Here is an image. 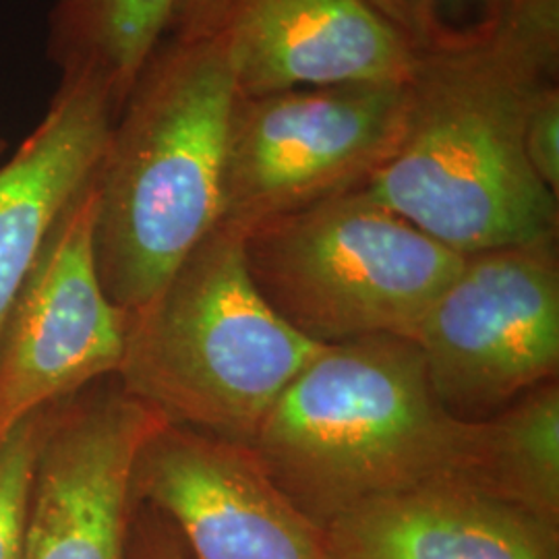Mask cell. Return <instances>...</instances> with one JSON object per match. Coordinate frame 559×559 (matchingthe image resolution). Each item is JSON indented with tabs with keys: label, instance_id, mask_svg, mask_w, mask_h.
Here are the masks:
<instances>
[{
	"label": "cell",
	"instance_id": "obj_2",
	"mask_svg": "<svg viewBox=\"0 0 559 559\" xmlns=\"http://www.w3.org/2000/svg\"><path fill=\"white\" fill-rule=\"evenodd\" d=\"M249 445L280 489L325 526L383 496L433 485L477 489L480 420L441 406L413 340L371 336L325 346Z\"/></svg>",
	"mask_w": 559,
	"mask_h": 559
},
{
	"label": "cell",
	"instance_id": "obj_9",
	"mask_svg": "<svg viewBox=\"0 0 559 559\" xmlns=\"http://www.w3.org/2000/svg\"><path fill=\"white\" fill-rule=\"evenodd\" d=\"M133 500L173 526L185 559H336L247 443L164 423L135 460Z\"/></svg>",
	"mask_w": 559,
	"mask_h": 559
},
{
	"label": "cell",
	"instance_id": "obj_6",
	"mask_svg": "<svg viewBox=\"0 0 559 559\" xmlns=\"http://www.w3.org/2000/svg\"><path fill=\"white\" fill-rule=\"evenodd\" d=\"M406 119V81L239 94L228 127L221 226L242 235L360 189L399 150Z\"/></svg>",
	"mask_w": 559,
	"mask_h": 559
},
{
	"label": "cell",
	"instance_id": "obj_17",
	"mask_svg": "<svg viewBox=\"0 0 559 559\" xmlns=\"http://www.w3.org/2000/svg\"><path fill=\"white\" fill-rule=\"evenodd\" d=\"M46 413L21 420L0 443V559H23Z\"/></svg>",
	"mask_w": 559,
	"mask_h": 559
},
{
	"label": "cell",
	"instance_id": "obj_13",
	"mask_svg": "<svg viewBox=\"0 0 559 559\" xmlns=\"http://www.w3.org/2000/svg\"><path fill=\"white\" fill-rule=\"evenodd\" d=\"M323 531L336 559H559V524L466 485L362 501Z\"/></svg>",
	"mask_w": 559,
	"mask_h": 559
},
{
	"label": "cell",
	"instance_id": "obj_20",
	"mask_svg": "<svg viewBox=\"0 0 559 559\" xmlns=\"http://www.w3.org/2000/svg\"><path fill=\"white\" fill-rule=\"evenodd\" d=\"M4 150H7V141L0 140V156L4 154Z\"/></svg>",
	"mask_w": 559,
	"mask_h": 559
},
{
	"label": "cell",
	"instance_id": "obj_3",
	"mask_svg": "<svg viewBox=\"0 0 559 559\" xmlns=\"http://www.w3.org/2000/svg\"><path fill=\"white\" fill-rule=\"evenodd\" d=\"M237 96L221 44L168 34L115 117L94 175V261L127 318L221 224Z\"/></svg>",
	"mask_w": 559,
	"mask_h": 559
},
{
	"label": "cell",
	"instance_id": "obj_18",
	"mask_svg": "<svg viewBox=\"0 0 559 559\" xmlns=\"http://www.w3.org/2000/svg\"><path fill=\"white\" fill-rule=\"evenodd\" d=\"M524 154L540 182L559 198V83L543 87L524 122Z\"/></svg>",
	"mask_w": 559,
	"mask_h": 559
},
{
	"label": "cell",
	"instance_id": "obj_12",
	"mask_svg": "<svg viewBox=\"0 0 559 559\" xmlns=\"http://www.w3.org/2000/svg\"><path fill=\"white\" fill-rule=\"evenodd\" d=\"M115 104L90 75H60L40 122L0 164V325L67 207L100 166Z\"/></svg>",
	"mask_w": 559,
	"mask_h": 559
},
{
	"label": "cell",
	"instance_id": "obj_15",
	"mask_svg": "<svg viewBox=\"0 0 559 559\" xmlns=\"http://www.w3.org/2000/svg\"><path fill=\"white\" fill-rule=\"evenodd\" d=\"M477 489L559 524L558 380L480 420Z\"/></svg>",
	"mask_w": 559,
	"mask_h": 559
},
{
	"label": "cell",
	"instance_id": "obj_10",
	"mask_svg": "<svg viewBox=\"0 0 559 559\" xmlns=\"http://www.w3.org/2000/svg\"><path fill=\"white\" fill-rule=\"evenodd\" d=\"M164 423L117 378L48 406L23 559H127L135 460Z\"/></svg>",
	"mask_w": 559,
	"mask_h": 559
},
{
	"label": "cell",
	"instance_id": "obj_11",
	"mask_svg": "<svg viewBox=\"0 0 559 559\" xmlns=\"http://www.w3.org/2000/svg\"><path fill=\"white\" fill-rule=\"evenodd\" d=\"M168 34L221 44L240 96L402 83L419 57L362 0H180Z\"/></svg>",
	"mask_w": 559,
	"mask_h": 559
},
{
	"label": "cell",
	"instance_id": "obj_4",
	"mask_svg": "<svg viewBox=\"0 0 559 559\" xmlns=\"http://www.w3.org/2000/svg\"><path fill=\"white\" fill-rule=\"evenodd\" d=\"M323 348L265 302L240 233L218 224L160 293L127 318L117 380L170 425L249 445Z\"/></svg>",
	"mask_w": 559,
	"mask_h": 559
},
{
	"label": "cell",
	"instance_id": "obj_14",
	"mask_svg": "<svg viewBox=\"0 0 559 559\" xmlns=\"http://www.w3.org/2000/svg\"><path fill=\"white\" fill-rule=\"evenodd\" d=\"M180 0H57L46 55L60 75H90L119 115L145 60L170 29Z\"/></svg>",
	"mask_w": 559,
	"mask_h": 559
},
{
	"label": "cell",
	"instance_id": "obj_19",
	"mask_svg": "<svg viewBox=\"0 0 559 559\" xmlns=\"http://www.w3.org/2000/svg\"><path fill=\"white\" fill-rule=\"evenodd\" d=\"M127 559H185L173 526L158 512L138 501L129 531Z\"/></svg>",
	"mask_w": 559,
	"mask_h": 559
},
{
	"label": "cell",
	"instance_id": "obj_8",
	"mask_svg": "<svg viewBox=\"0 0 559 559\" xmlns=\"http://www.w3.org/2000/svg\"><path fill=\"white\" fill-rule=\"evenodd\" d=\"M94 179L55 224L0 325V443L21 420L117 378L127 316L94 261Z\"/></svg>",
	"mask_w": 559,
	"mask_h": 559
},
{
	"label": "cell",
	"instance_id": "obj_1",
	"mask_svg": "<svg viewBox=\"0 0 559 559\" xmlns=\"http://www.w3.org/2000/svg\"><path fill=\"white\" fill-rule=\"evenodd\" d=\"M558 71L559 0H522L479 38L419 55L404 138L362 189L459 255L558 239V198L524 154Z\"/></svg>",
	"mask_w": 559,
	"mask_h": 559
},
{
	"label": "cell",
	"instance_id": "obj_16",
	"mask_svg": "<svg viewBox=\"0 0 559 559\" xmlns=\"http://www.w3.org/2000/svg\"><path fill=\"white\" fill-rule=\"evenodd\" d=\"M417 55L475 40L522 0H362Z\"/></svg>",
	"mask_w": 559,
	"mask_h": 559
},
{
	"label": "cell",
	"instance_id": "obj_7",
	"mask_svg": "<svg viewBox=\"0 0 559 559\" xmlns=\"http://www.w3.org/2000/svg\"><path fill=\"white\" fill-rule=\"evenodd\" d=\"M413 342L441 406L479 423L558 380V239L464 255Z\"/></svg>",
	"mask_w": 559,
	"mask_h": 559
},
{
	"label": "cell",
	"instance_id": "obj_5",
	"mask_svg": "<svg viewBox=\"0 0 559 559\" xmlns=\"http://www.w3.org/2000/svg\"><path fill=\"white\" fill-rule=\"evenodd\" d=\"M240 237L261 297L323 346L415 338L464 261L362 187L261 222Z\"/></svg>",
	"mask_w": 559,
	"mask_h": 559
}]
</instances>
